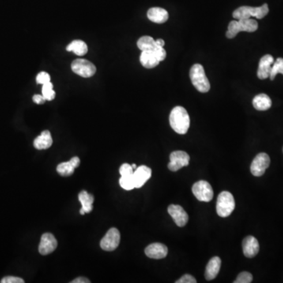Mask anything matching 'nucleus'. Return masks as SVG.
I'll return each instance as SVG.
<instances>
[{
    "instance_id": "33",
    "label": "nucleus",
    "mask_w": 283,
    "mask_h": 283,
    "mask_svg": "<svg viewBox=\"0 0 283 283\" xmlns=\"http://www.w3.org/2000/svg\"><path fill=\"white\" fill-rule=\"evenodd\" d=\"M24 281L21 278L14 276H6L1 280V283H24Z\"/></svg>"
},
{
    "instance_id": "30",
    "label": "nucleus",
    "mask_w": 283,
    "mask_h": 283,
    "mask_svg": "<svg viewBox=\"0 0 283 283\" xmlns=\"http://www.w3.org/2000/svg\"><path fill=\"white\" fill-rule=\"evenodd\" d=\"M152 51H153V54H154L155 56L157 58L159 62H162V61L165 59L167 54H166V50H164V47L156 46V47Z\"/></svg>"
},
{
    "instance_id": "25",
    "label": "nucleus",
    "mask_w": 283,
    "mask_h": 283,
    "mask_svg": "<svg viewBox=\"0 0 283 283\" xmlns=\"http://www.w3.org/2000/svg\"><path fill=\"white\" fill-rule=\"evenodd\" d=\"M137 46L140 50L144 51V50H153L156 47V45L153 38L145 35L139 39Z\"/></svg>"
},
{
    "instance_id": "7",
    "label": "nucleus",
    "mask_w": 283,
    "mask_h": 283,
    "mask_svg": "<svg viewBox=\"0 0 283 283\" xmlns=\"http://www.w3.org/2000/svg\"><path fill=\"white\" fill-rule=\"evenodd\" d=\"M192 192L195 198L200 201L209 202L213 198V190L210 183L207 181H198L192 187Z\"/></svg>"
},
{
    "instance_id": "16",
    "label": "nucleus",
    "mask_w": 283,
    "mask_h": 283,
    "mask_svg": "<svg viewBox=\"0 0 283 283\" xmlns=\"http://www.w3.org/2000/svg\"><path fill=\"white\" fill-rule=\"evenodd\" d=\"M243 254L248 258H253L259 253V242L254 236H248L242 242Z\"/></svg>"
},
{
    "instance_id": "21",
    "label": "nucleus",
    "mask_w": 283,
    "mask_h": 283,
    "mask_svg": "<svg viewBox=\"0 0 283 283\" xmlns=\"http://www.w3.org/2000/svg\"><path fill=\"white\" fill-rule=\"evenodd\" d=\"M140 62L142 65L146 69H153L160 63L152 50L142 51L141 55H140Z\"/></svg>"
},
{
    "instance_id": "4",
    "label": "nucleus",
    "mask_w": 283,
    "mask_h": 283,
    "mask_svg": "<svg viewBox=\"0 0 283 283\" xmlns=\"http://www.w3.org/2000/svg\"><path fill=\"white\" fill-rule=\"evenodd\" d=\"M269 12V5L265 3L261 6H258V7H253V6H240V7L235 9L232 15H233L234 18L238 19V20L251 18L252 17L262 19L266 17Z\"/></svg>"
},
{
    "instance_id": "34",
    "label": "nucleus",
    "mask_w": 283,
    "mask_h": 283,
    "mask_svg": "<svg viewBox=\"0 0 283 283\" xmlns=\"http://www.w3.org/2000/svg\"><path fill=\"white\" fill-rule=\"evenodd\" d=\"M176 283H196L197 280L195 278L190 276V275H184L183 277H181L179 280L175 282Z\"/></svg>"
},
{
    "instance_id": "20",
    "label": "nucleus",
    "mask_w": 283,
    "mask_h": 283,
    "mask_svg": "<svg viewBox=\"0 0 283 283\" xmlns=\"http://www.w3.org/2000/svg\"><path fill=\"white\" fill-rule=\"evenodd\" d=\"M53 140L49 131L42 132L41 135L34 140V147L37 149H47L52 145Z\"/></svg>"
},
{
    "instance_id": "39",
    "label": "nucleus",
    "mask_w": 283,
    "mask_h": 283,
    "mask_svg": "<svg viewBox=\"0 0 283 283\" xmlns=\"http://www.w3.org/2000/svg\"><path fill=\"white\" fill-rule=\"evenodd\" d=\"M132 167H133V169H136V168H137V166H136V164H132Z\"/></svg>"
},
{
    "instance_id": "19",
    "label": "nucleus",
    "mask_w": 283,
    "mask_h": 283,
    "mask_svg": "<svg viewBox=\"0 0 283 283\" xmlns=\"http://www.w3.org/2000/svg\"><path fill=\"white\" fill-rule=\"evenodd\" d=\"M147 17L152 22L163 24L168 21V13L163 8L153 7L148 10Z\"/></svg>"
},
{
    "instance_id": "12",
    "label": "nucleus",
    "mask_w": 283,
    "mask_h": 283,
    "mask_svg": "<svg viewBox=\"0 0 283 283\" xmlns=\"http://www.w3.org/2000/svg\"><path fill=\"white\" fill-rule=\"evenodd\" d=\"M168 212L178 227H183L187 224L189 216L183 207L178 205H170Z\"/></svg>"
},
{
    "instance_id": "5",
    "label": "nucleus",
    "mask_w": 283,
    "mask_h": 283,
    "mask_svg": "<svg viewBox=\"0 0 283 283\" xmlns=\"http://www.w3.org/2000/svg\"><path fill=\"white\" fill-rule=\"evenodd\" d=\"M235 208L233 195L228 191H223L219 194L216 201V212L220 217H227L232 213Z\"/></svg>"
},
{
    "instance_id": "26",
    "label": "nucleus",
    "mask_w": 283,
    "mask_h": 283,
    "mask_svg": "<svg viewBox=\"0 0 283 283\" xmlns=\"http://www.w3.org/2000/svg\"><path fill=\"white\" fill-rule=\"evenodd\" d=\"M42 95L47 101L54 100L55 98V92L54 91V85L52 83L48 82L43 84L42 88Z\"/></svg>"
},
{
    "instance_id": "13",
    "label": "nucleus",
    "mask_w": 283,
    "mask_h": 283,
    "mask_svg": "<svg viewBox=\"0 0 283 283\" xmlns=\"http://www.w3.org/2000/svg\"><path fill=\"white\" fill-rule=\"evenodd\" d=\"M145 255L151 259H164L168 254V248L161 243H153L145 249Z\"/></svg>"
},
{
    "instance_id": "22",
    "label": "nucleus",
    "mask_w": 283,
    "mask_h": 283,
    "mask_svg": "<svg viewBox=\"0 0 283 283\" xmlns=\"http://www.w3.org/2000/svg\"><path fill=\"white\" fill-rule=\"evenodd\" d=\"M254 108L259 111H265L272 107V100L266 94H260L254 97L253 100Z\"/></svg>"
},
{
    "instance_id": "18",
    "label": "nucleus",
    "mask_w": 283,
    "mask_h": 283,
    "mask_svg": "<svg viewBox=\"0 0 283 283\" xmlns=\"http://www.w3.org/2000/svg\"><path fill=\"white\" fill-rule=\"evenodd\" d=\"M221 267V260L219 257H212L209 261L205 269V279L207 280H213L218 276Z\"/></svg>"
},
{
    "instance_id": "27",
    "label": "nucleus",
    "mask_w": 283,
    "mask_h": 283,
    "mask_svg": "<svg viewBox=\"0 0 283 283\" xmlns=\"http://www.w3.org/2000/svg\"><path fill=\"white\" fill-rule=\"evenodd\" d=\"M120 185L122 188L126 190H131L136 188L135 187L134 178L133 175L121 176L119 180Z\"/></svg>"
},
{
    "instance_id": "37",
    "label": "nucleus",
    "mask_w": 283,
    "mask_h": 283,
    "mask_svg": "<svg viewBox=\"0 0 283 283\" xmlns=\"http://www.w3.org/2000/svg\"><path fill=\"white\" fill-rule=\"evenodd\" d=\"M155 42H156V46H157V47H164V44H165V43H164V39H156V40H155Z\"/></svg>"
},
{
    "instance_id": "3",
    "label": "nucleus",
    "mask_w": 283,
    "mask_h": 283,
    "mask_svg": "<svg viewBox=\"0 0 283 283\" xmlns=\"http://www.w3.org/2000/svg\"><path fill=\"white\" fill-rule=\"evenodd\" d=\"M190 77L192 84L198 92L206 93L210 90V84L202 65L200 64L193 65L190 69Z\"/></svg>"
},
{
    "instance_id": "29",
    "label": "nucleus",
    "mask_w": 283,
    "mask_h": 283,
    "mask_svg": "<svg viewBox=\"0 0 283 283\" xmlns=\"http://www.w3.org/2000/svg\"><path fill=\"white\" fill-rule=\"evenodd\" d=\"M253 281V276L250 272H241L240 274L237 277L235 283H250Z\"/></svg>"
},
{
    "instance_id": "1",
    "label": "nucleus",
    "mask_w": 283,
    "mask_h": 283,
    "mask_svg": "<svg viewBox=\"0 0 283 283\" xmlns=\"http://www.w3.org/2000/svg\"><path fill=\"white\" fill-rule=\"evenodd\" d=\"M171 129L179 135H185L190 128V120L188 113L183 106H175L169 116Z\"/></svg>"
},
{
    "instance_id": "28",
    "label": "nucleus",
    "mask_w": 283,
    "mask_h": 283,
    "mask_svg": "<svg viewBox=\"0 0 283 283\" xmlns=\"http://www.w3.org/2000/svg\"><path fill=\"white\" fill-rule=\"evenodd\" d=\"M279 73L283 75V58H277L276 62L272 65V70H271L270 76H269L271 80H274Z\"/></svg>"
},
{
    "instance_id": "6",
    "label": "nucleus",
    "mask_w": 283,
    "mask_h": 283,
    "mask_svg": "<svg viewBox=\"0 0 283 283\" xmlns=\"http://www.w3.org/2000/svg\"><path fill=\"white\" fill-rule=\"evenodd\" d=\"M71 69L73 73L84 78L93 77L96 73L95 65L88 60L82 59V58H79V59L73 61L71 65Z\"/></svg>"
},
{
    "instance_id": "10",
    "label": "nucleus",
    "mask_w": 283,
    "mask_h": 283,
    "mask_svg": "<svg viewBox=\"0 0 283 283\" xmlns=\"http://www.w3.org/2000/svg\"><path fill=\"white\" fill-rule=\"evenodd\" d=\"M270 157L265 153H261L256 156L250 167L251 173L254 176H261L265 174L267 168L270 165Z\"/></svg>"
},
{
    "instance_id": "15",
    "label": "nucleus",
    "mask_w": 283,
    "mask_h": 283,
    "mask_svg": "<svg viewBox=\"0 0 283 283\" xmlns=\"http://www.w3.org/2000/svg\"><path fill=\"white\" fill-rule=\"evenodd\" d=\"M274 63V58L271 54H266L261 58L259 67L257 70V77L261 80L269 78L272 70V65Z\"/></svg>"
},
{
    "instance_id": "32",
    "label": "nucleus",
    "mask_w": 283,
    "mask_h": 283,
    "mask_svg": "<svg viewBox=\"0 0 283 283\" xmlns=\"http://www.w3.org/2000/svg\"><path fill=\"white\" fill-rule=\"evenodd\" d=\"M119 171L121 176L133 175V174L134 173L133 167H132L131 164H127V163H126V164H123L121 166Z\"/></svg>"
},
{
    "instance_id": "35",
    "label": "nucleus",
    "mask_w": 283,
    "mask_h": 283,
    "mask_svg": "<svg viewBox=\"0 0 283 283\" xmlns=\"http://www.w3.org/2000/svg\"><path fill=\"white\" fill-rule=\"evenodd\" d=\"M32 100H33L34 103H36V104L41 105L46 102V99L43 97V95H35L32 98Z\"/></svg>"
},
{
    "instance_id": "24",
    "label": "nucleus",
    "mask_w": 283,
    "mask_h": 283,
    "mask_svg": "<svg viewBox=\"0 0 283 283\" xmlns=\"http://www.w3.org/2000/svg\"><path fill=\"white\" fill-rule=\"evenodd\" d=\"M78 198L79 201L82 205V209H84L86 213L92 212L93 209L94 201H95L94 196L89 194L88 192L83 190L79 194Z\"/></svg>"
},
{
    "instance_id": "17",
    "label": "nucleus",
    "mask_w": 283,
    "mask_h": 283,
    "mask_svg": "<svg viewBox=\"0 0 283 283\" xmlns=\"http://www.w3.org/2000/svg\"><path fill=\"white\" fill-rule=\"evenodd\" d=\"M80 160L78 156H74L68 162H62L58 164L57 171L62 176H69L73 175L75 168L80 165Z\"/></svg>"
},
{
    "instance_id": "9",
    "label": "nucleus",
    "mask_w": 283,
    "mask_h": 283,
    "mask_svg": "<svg viewBox=\"0 0 283 283\" xmlns=\"http://www.w3.org/2000/svg\"><path fill=\"white\" fill-rule=\"evenodd\" d=\"M190 163V156L184 151H174L170 154V162L168 168L170 171H177L187 166Z\"/></svg>"
},
{
    "instance_id": "31",
    "label": "nucleus",
    "mask_w": 283,
    "mask_h": 283,
    "mask_svg": "<svg viewBox=\"0 0 283 283\" xmlns=\"http://www.w3.org/2000/svg\"><path fill=\"white\" fill-rule=\"evenodd\" d=\"M36 81L38 84L43 85V84L50 82V76L46 72H40L36 77Z\"/></svg>"
},
{
    "instance_id": "38",
    "label": "nucleus",
    "mask_w": 283,
    "mask_h": 283,
    "mask_svg": "<svg viewBox=\"0 0 283 283\" xmlns=\"http://www.w3.org/2000/svg\"><path fill=\"white\" fill-rule=\"evenodd\" d=\"M80 213L81 215H84L85 214L86 212L84 210V209H82V208H81L80 210Z\"/></svg>"
},
{
    "instance_id": "14",
    "label": "nucleus",
    "mask_w": 283,
    "mask_h": 283,
    "mask_svg": "<svg viewBox=\"0 0 283 283\" xmlns=\"http://www.w3.org/2000/svg\"><path fill=\"white\" fill-rule=\"evenodd\" d=\"M152 175V170L145 165H141L136 168L133 173L134 178L135 187L141 188L150 178Z\"/></svg>"
},
{
    "instance_id": "23",
    "label": "nucleus",
    "mask_w": 283,
    "mask_h": 283,
    "mask_svg": "<svg viewBox=\"0 0 283 283\" xmlns=\"http://www.w3.org/2000/svg\"><path fill=\"white\" fill-rule=\"evenodd\" d=\"M67 51H71L74 54H77L78 56H84L88 51V45L86 44L82 40H73L71 42L67 47H66Z\"/></svg>"
},
{
    "instance_id": "2",
    "label": "nucleus",
    "mask_w": 283,
    "mask_h": 283,
    "mask_svg": "<svg viewBox=\"0 0 283 283\" xmlns=\"http://www.w3.org/2000/svg\"><path fill=\"white\" fill-rule=\"evenodd\" d=\"M258 28V23L252 18L241 19L239 21H232L228 25L226 36L233 39L240 32H254Z\"/></svg>"
},
{
    "instance_id": "8",
    "label": "nucleus",
    "mask_w": 283,
    "mask_h": 283,
    "mask_svg": "<svg viewBox=\"0 0 283 283\" xmlns=\"http://www.w3.org/2000/svg\"><path fill=\"white\" fill-rule=\"evenodd\" d=\"M121 234L117 228H111L100 242V246L105 251H114L119 246Z\"/></svg>"
},
{
    "instance_id": "11",
    "label": "nucleus",
    "mask_w": 283,
    "mask_h": 283,
    "mask_svg": "<svg viewBox=\"0 0 283 283\" xmlns=\"http://www.w3.org/2000/svg\"><path fill=\"white\" fill-rule=\"evenodd\" d=\"M57 246H58V242L52 234H43L39 243V254L43 256L48 255L56 250Z\"/></svg>"
},
{
    "instance_id": "36",
    "label": "nucleus",
    "mask_w": 283,
    "mask_h": 283,
    "mask_svg": "<svg viewBox=\"0 0 283 283\" xmlns=\"http://www.w3.org/2000/svg\"><path fill=\"white\" fill-rule=\"evenodd\" d=\"M91 282L88 280L87 278L79 277L75 279L73 281L71 282V283H90Z\"/></svg>"
}]
</instances>
